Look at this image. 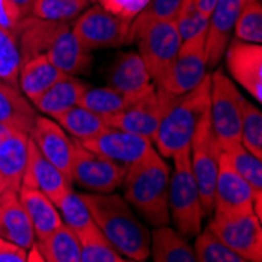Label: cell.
Here are the masks:
<instances>
[{
    "label": "cell",
    "instance_id": "1",
    "mask_svg": "<svg viewBox=\"0 0 262 262\" xmlns=\"http://www.w3.org/2000/svg\"><path fill=\"white\" fill-rule=\"evenodd\" d=\"M17 35L22 63L38 55H46L54 66L71 76L85 73L91 66V52H86L80 46L69 22L27 16L19 20Z\"/></svg>",
    "mask_w": 262,
    "mask_h": 262
},
{
    "label": "cell",
    "instance_id": "2",
    "mask_svg": "<svg viewBox=\"0 0 262 262\" xmlns=\"http://www.w3.org/2000/svg\"><path fill=\"white\" fill-rule=\"evenodd\" d=\"M91 219L116 251L129 260L143 262L149 257L151 232L135 215L132 206L116 193H80Z\"/></svg>",
    "mask_w": 262,
    "mask_h": 262
},
{
    "label": "cell",
    "instance_id": "3",
    "mask_svg": "<svg viewBox=\"0 0 262 262\" xmlns=\"http://www.w3.org/2000/svg\"><path fill=\"white\" fill-rule=\"evenodd\" d=\"M170 166L151 148L129 166L123 181L124 200L154 228L170 223Z\"/></svg>",
    "mask_w": 262,
    "mask_h": 262
},
{
    "label": "cell",
    "instance_id": "4",
    "mask_svg": "<svg viewBox=\"0 0 262 262\" xmlns=\"http://www.w3.org/2000/svg\"><path fill=\"white\" fill-rule=\"evenodd\" d=\"M210 76L206 74L203 82L192 91L173 94L168 108L165 110L159 129L152 138L156 151L163 159H171L176 152L190 148L196 123L209 107Z\"/></svg>",
    "mask_w": 262,
    "mask_h": 262
},
{
    "label": "cell",
    "instance_id": "5",
    "mask_svg": "<svg viewBox=\"0 0 262 262\" xmlns=\"http://www.w3.org/2000/svg\"><path fill=\"white\" fill-rule=\"evenodd\" d=\"M171 159L174 160V166L170 176V222H173L178 232L188 239L203 229L206 212L190 165V148L176 152Z\"/></svg>",
    "mask_w": 262,
    "mask_h": 262
},
{
    "label": "cell",
    "instance_id": "6",
    "mask_svg": "<svg viewBox=\"0 0 262 262\" xmlns=\"http://www.w3.org/2000/svg\"><path fill=\"white\" fill-rule=\"evenodd\" d=\"M220 143L212 129L209 107L196 123L192 141H190V165L200 190L201 204L206 213L213 212V192L219 174Z\"/></svg>",
    "mask_w": 262,
    "mask_h": 262
},
{
    "label": "cell",
    "instance_id": "7",
    "mask_svg": "<svg viewBox=\"0 0 262 262\" xmlns=\"http://www.w3.org/2000/svg\"><path fill=\"white\" fill-rule=\"evenodd\" d=\"M244 99L245 98L241 94L235 83L220 69L210 74L209 113L212 129L220 145L241 141Z\"/></svg>",
    "mask_w": 262,
    "mask_h": 262
},
{
    "label": "cell",
    "instance_id": "8",
    "mask_svg": "<svg viewBox=\"0 0 262 262\" xmlns=\"http://www.w3.org/2000/svg\"><path fill=\"white\" fill-rule=\"evenodd\" d=\"M135 42L138 44V54L154 85L162 86L170 74L182 44L176 22L168 20L152 24L138 35Z\"/></svg>",
    "mask_w": 262,
    "mask_h": 262
},
{
    "label": "cell",
    "instance_id": "9",
    "mask_svg": "<svg viewBox=\"0 0 262 262\" xmlns=\"http://www.w3.org/2000/svg\"><path fill=\"white\" fill-rule=\"evenodd\" d=\"M130 22L113 16L101 5L85 10L71 26L74 36L86 52L115 49L129 44Z\"/></svg>",
    "mask_w": 262,
    "mask_h": 262
},
{
    "label": "cell",
    "instance_id": "10",
    "mask_svg": "<svg viewBox=\"0 0 262 262\" xmlns=\"http://www.w3.org/2000/svg\"><path fill=\"white\" fill-rule=\"evenodd\" d=\"M74 141V157L71 166V181L91 193H112L123 185L127 168L98 152L86 149Z\"/></svg>",
    "mask_w": 262,
    "mask_h": 262
},
{
    "label": "cell",
    "instance_id": "11",
    "mask_svg": "<svg viewBox=\"0 0 262 262\" xmlns=\"http://www.w3.org/2000/svg\"><path fill=\"white\" fill-rule=\"evenodd\" d=\"M171 98L173 93L154 86L151 91L134 101L126 110L104 118V120L108 127L138 134L152 140Z\"/></svg>",
    "mask_w": 262,
    "mask_h": 262
},
{
    "label": "cell",
    "instance_id": "12",
    "mask_svg": "<svg viewBox=\"0 0 262 262\" xmlns=\"http://www.w3.org/2000/svg\"><path fill=\"white\" fill-rule=\"evenodd\" d=\"M207 229L245 262L262 260V228L254 212L235 217H213Z\"/></svg>",
    "mask_w": 262,
    "mask_h": 262
},
{
    "label": "cell",
    "instance_id": "13",
    "mask_svg": "<svg viewBox=\"0 0 262 262\" xmlns=\"http://www.w3.org/2000/svg\"><path fill=\"white\" fill-rule=\"evenodd\" d=\"M206 36L207 32H201L182 41L170 74L159 88L173 94H184L192 91L203 82L207 69Z\"/></svg>",
    "mask_w": 262,
    "mask_h": 262
},
{
    "label": "cell",
    "instance_id": "14",
    "mask_svg": "<svg viewBox=\"0 0 262 262\" xmlns=\"http://www.w3.org/2000/svg\"><path fill=\"white\" fill-rule=\"evenodd\" d=\"M254 192L251 185L234 170L228 156L222 151L219 174L213 192V210L217 217H235L253 210Z\"/></svg>",
    "mask_w": 262,
    "mask_h": 262
},
{
    "label": "cell",
    "instance_id": "15",
    "mask_svg": "<svg viewBox=\"0 0 262 262\" xmlns=\"http://www.w3.org/2000/svg\"><path fill=\"white\" fill-rule=\"evenodd\" d=\"M80 145L126 166V168L138 162L143 156L148 154L151 148H154L151 138L115 127H107L96 137L82 140Z\"/></svg>",
    "mask_w": 262,
    "mask_h": 262
},
{
    "label": "cell",
    "instance_id": "16",
    "mask_svg": "<svg viewBox=\"0 0 262 262\" xmlns=\"http://www.w3.org/2000/svg\"><path fill=\"white\" fill-rule=\"evenodd\" d=\"M231 77L257 102L262 101V46L234 38L225 51Z\"/></svg>",
    "mask_w": 262,
    "mask_h": 262
},
{
    "label": "cell",
    "instance_id": "17",
    "mask_svg": "<svg viewBox=\"0 0 262 262\" xmlns=\"http://www.w3.org/2000/svg\"><path fill=\"white\" fill-rule=\"evenodd\" d=\"M29 135L39 151L71 181V166H73L74 157L73 137L64 134V129L52 118L39 115L35 118L33 127Z\"/></svg>",
    "mask_w": 262,
    "mask_h": 262
},
{
    "label": "cell",
    "instance_id": "18",
    "mask_svg": "<svg viewBox=\"0 0 262 262\" xmlns=\"http://www.w3.org/2000/svg\"><path fill=\"white\" fill-rule=\"evenodd\" d=\"M248 0H217L210 16L206 36L207 68H215L225 55L231 33Z\"/></svg>",
    "mask_w": 262,
    "mask_h": 262
},
{
    "label": "cell",
    "instance_id": "19",
    "mask_svg": "<svg viewBox=\"0 0 262 262\" xmlns=\"http://www.w3.org/2000/svg\"><path fill=\"white\" fill-rule=\"evenodd\" d=\"M33 188H38L54 204L61 196V193L66 188L73 185L57 166L47 159L39 148L35 145V141L29 138V157H27V166L24 171L22 184Z\"/></svg>",
    "mask_w": 262,
    "mask_h": 262
},
{
    "label": "cell",
    "instance_id": "20",
    "mask_svg": "<svg viewBox=\"0 0 262 262\" xmlns=\"http://www.w3.org/2000/svg\"><path fill=\"white\" fill-rule=\"evenodd\" d=\"M108 83L112 88L132 99H138L156 85L138 52H123L116 57L108 69Z\"/></svg>",
    "mask_w": 262,
    "mask_h": 262
},
{
    "label": "cell",
    "instance_id": "21",
    "mask_svg": "<svg viewBox=\"0 0 262 262\" xmlns=\"http://www.w3.org/2000/svg\"><path fill=\"white\" fill-rule=\"evenodd\" d=\"M0 237L26 250H32L35 232L16 190L5 188L0 195Z\"/></svg>",
    "mask_w": 262,
    "mask_h": 262
},
{
    "label": "cell",
    "instance_id": "22",
    "mask_svg": "<svg viewBox=\"0 0 262 262\" xmlns=\"http://www.w3.org/2000/svg\"><path fill=\"white\" fill-rule=\"evenodd\" d=\"M29 138V134L11 129L0 140V181L16 192H19L27 166Z\"/></svg>",
    "mask_w": 262,
    "mask_h": 262
},
{
    "label": "cell",
    "instance_id": "23",
    "mask_svg": "<svg viewBox=\"0 0 262 262\" xmlns=\"http://www.w3.org/2000/svg\"><path fill=\"white\" fill-rule=\"evenodd\" d=\"M17 195L32 222L35 241L46 239L54 229H57L63 223L55 204L38 188L20 185Z\"/></svg>",
    "mask_w": 262,
    "mask_h": 262
},
{
    "label": "cell",
    "instance_id": "24",
    "mask_svg": "<svg viewBox=\"0 0 262 262\" xmlns=\"http://www.w3.org/2000/svg\"><path fill=\"white\" fill-rule=\"evenodd\" d=\"M86 90L88 85L85 82L79 80L76 76L64 74L32 104L38 112L54 120V118L64 113L71 107L77 105L79 99Z\"/></svg>",
    "mask_w": 262,
    "mask_h": 262
},
{
    "label": "cell",
    "instance_id": "25",
    "mask_svg": "<svg viewBox=\"0 0 262 262\" xmlns=\"http://www.w3.org/2000/svg\"><path fill=\"white\" fill-rule=\"evenodd\" d=\"M38 110L24 96L19 86L0 80V123L30 134Z\"/></svg>",
    "mask_w": 262,
    "mask_h": 262
},
{
    "label": "cell",
    "instance_id": "26",
    "mask_svg": "<svg viewBox=\"0 0 262 262\" xmlns=\"http://www.w3.org/2000/svg\"><path fill=\"white\" fill-rule=\"evenodd\" d=\"M66 73L54 66L46 55L24 61L19 69V88L30 102L38 99Z\"/></svg>",
    "mask_w": 262,
    "mask_h": 262
},
{
    "label": "cell",
    "instance_id": "27",
    "mask_svg": "<svg viewBox=\"0 0 262 262\" xmlns=\"http://www.w3.org/2000/svg\"><path fill=\"white\" fill-rule=\"evenodd\" d=\"M149 256L154 262H195L193 247L187 237L168 225L157 226L152 231Z\"/></svg>",
    "mask_w": 262,
    "mask_h": 262
},
{
    "label": "cell",
    "instance_id": "28",
    "mask_svg": "<svg viewBox=\"0 0 262 262\" xmlns=\"http://www.w3.org/2000/svg\"><path fill=\"white\" fill-rule=\"evenodd\" d=\"M33 248L46 262H80V242L76 231L61 223L42 241H35Z\"/></svg>",
    "mask_w": 262,
    "mask_h": 262
},
{
    "label": "cell",
    "instance_id": "29",
    "mask_svg": "<svg viewBox=\"0 0 262 262\" xmlns=\"http://www.w3.org/2000/svg\"><path fill=\"white\" fill-rule=\"evenodd\" d=\"M54 120L64 129V132H68L73 138L80 141L96 137L98 134H101L108 127L101 115L94 113L82 105L71 107L64 113L54 118Z\"/></svg>",
    "mask_w": 262,
    "mask_h": 262
},
{
    "label": "cell",
    "instance_id": "30",
    "mask_svg": "<svg viewBox=\"0 0 262 262\" xmlns=\"http://www.w3.org/2000/svg\"><path fill=\"white\" fill-rule=\"evenodd\" d=\"M80 242V262H124L123 254L116 251L112 242L102 234L96 223H90L76 231Z\"/></svg>",
    "mask_w": 262,
    "mask_h": 262
},
{
    "label": "cell",
    "instance_id": "31",
    "mask_svg": "<svg viewBox=\"0 0 262 262\" xmlns=\"http://www.w3.org/2000/svg\"><path fill=\"white\" fill-rule=\"evenodd\" d=\"M220 149L228 156L234 170L239 173L253 188L254 196L262 195V162L251 154L241 141H231L220 145Z\"/></svg>",
    "mask_w": 262,
    "mask_h": 262
},
{
    "label": "cell",
    "instance_id": "32",
    "mask_svg": "<svg viewBox=\"0 0 262 262\" xmlns=\"http://www.w3.org/2000/svg\"><path fill=\"white\" fill-rule=\"evenodd\" d=\"M134 101L126 94L120 93L112 86L105 88H90L82 94L77 105H82L94 113L101 115L102 118H108L112 115H116L123 110H126Z\"/></svg>",
    "mask_w": 262,
    "mask_h": 262
},
{
    "label": "cell",
    "instance_id": "33",
    "mask_svg": "<svg viewBox=\"0 0 262 262\" xmlns=\"http://www.w3.org/2000/svg\"><path fill=\"white\" fill-rule=\"evenodd\" d=\"M182 0H149L138 16L130 22L129 27V44L135 42L138 35L157 22L176 20Z\"/></svg>",
    "mask_w": 262,
    "mask_h": 262
},
{
    "label": "cell",
    "instance_id": "34",
    "mask_svg": "<svg viewBox=\"0 0 262 262\" xmlns=\"http://www.w3.org/2000/svg\"><path fill=\"white\" fill-rule=\"evenodd\" d=\"M22 64L17 26L13 29L0 26V80L19 86V69Z\"/></svg>",
    "mask_w": 262,
    "mask_h": 262
},
{
    "label": "cell",
    "instance_id": "35",
    "mask_svg": "<svg viewBox=\"0 0 262 262\" xmlns=\"http://www.w3.org/2000/svg\"><path fill=\"white\" fill-rule=\"evenodd\" d=\"M55 207L61 213L60 217L63 223L73 228L74 231H80L90 223H93L86 203L83 201L82 195L73 188V185L66 188L61 196L55 201Z\"/></svg>",
    "mask_w": 262,
    "mask_h": 262
},
{
    "label": "cell",
    "instance_id": "36",
    "mask_svg": "<svg viewBox=\"0 0 262 262\" xmlns=\"http://www.w3.org/2000/svg\"><path fill=\"white\" fill-rule=\"evenodd\" d=\"M88 4L90 0H35L30 16L44 20L69 22L77 19Z\"/></svg>",
    "mask_w": 262,
    "mask_h": 262
},
{
    "label": "cell",
    "instance_id": "37",
    "mask_svg": "<svg viewBox=\"0 0 262 262\" xmlns=\"http://www.w3.org/2000/svg\"><path fill=\"white\" fill-rule=\"evenodd\" d=\"M193 245L195 260L198 262H245L239 254L228 248L219 237L207 228L200 231Z\"/></svg>",
    "mask_w": 262,
    "mask_h": 262
},
{
    "label": "cell",
    "instance_id": "38",
    "mask_svg": "<svg viewBox=\"0 0 262 262\" xmlns=\"http://www.w3.org/2000/svg\"><path fill=\"white\" fill-rule=\"evenodd\" d=\"M241 143L256 157L262 159V113L259 107L244 99Z\"/></svg>",
    "mask_w": 262,
    "mask_h": 262
},
{
    "label": "cell",
    "instance_id": "39",
    "mask_svg": "<svg viewBox=\"0 0 262 262\" xmlns=\"http://www.w3.org/2000/svg\"><path fill=\"white\" fill-rule=\"evenodd\" d=\"M237 39L247 42H262V5L260 0H248L234 26Z\"/></svg>",
    "mask_w": 262,
    "mask_h": 262
},
{
    "label": "cell",
    "instance_id": "40",
    "mask_svg": "<svg viewBox=\"0 0 262 262\" xmlns=\"http://www.w3.org/2000/svg\"><path fill=\"white\" fill-rule=\"evenodd\" d=\"M174 22L182 41L192 38L201 32H207L209 29V17L203 16L196 10L193 0H182Z\"/></svg>",
    "mask_w": 262,
    "mask_h": 262
},
{
    "label": "cell",
    "instance_id": "41",
    "mask_svg": "<svg viewBox=\"0 0 262 262\" xmlns=\"http://www.w3.org/2000/svg\"><path fill=\"white\" fill-rule=\"evenodd\" d=\"M99 5L126 22H132L138 13L148 5L149 0H96Z\"/></svg>",
    "mask_w": 262,
    "mask_h": 262
},
{
    "label": "cell",
    "instance_id": "42",
    "mask_svg": "<svg viewBox=\"0 0 262 262\" xmlns=\"http://www.w3.org/2000/svg\"><path fill=\"white\" fill-rule=\"evenodd\" d=\"M27 251L29 250L0 237V262H26L29 260Z\"/></svg>",
    "mask_w": 262,
    "mask_h": 262
},
{
    "label": "cell",
    "instance_id": "43",
    "mask_svg": "<svg viewBox=\"0 0 262 262\" xmlns=\"http://www.w3.org/2000/svg\"><path fill=\"white\" fill-rule=\"evenodd\" d=\"M20 19L24 17L10 0H0V26L13 29L17 26Z\"/></svg>",
    "mask_w": 262,
    "mask_h": 262
},
{
    "label": "cell",
    "instance_id": "44",
    "mask_svg": "<svg viewBox=\"0 0 262 262\" xmlns=\"http://www.w3.org/2000/svg\"><path fill=\"white\" fill-rule=\"evenodd\" d=\"M10 2L19 10L22 17H27L32 14V8H33L35 0H10Z\"/></svg>",
    "mask_w": 262,
    "mask_h": 262
},
{
    "label": "cell",
    "instance_id": "45",
    "mask_svg": "<svg viewBox=\"0 0 262 262\" xmlns=\"http://www.w3.org/2000/svg\"><path fill=\"white\" fill-rule=\"evenodd\" d=\"M193 4L203 16L209 17L213 7H215V4H217V0H193Z\"/></svg>",
    "mask_w": 262,
    "mask_h": 262
},
{
    "label": "cell",
    "instance_id": "46",
    "mask_svg": "<svg viewBox=\"0 0 262 262\" xmlns=\"http://www.w3.org/2000/svg\"><path fill=\"white\" fill-rule=\"evenodd\" d=\"M5 188H7V187H5V184H4L2 181H0V195H2V192H4Z\"/></svg>",
    "mask_w": 262,
    "mask_h": 262
},
{
    "label": "cell",
    "instance_id": "47",
    "mask_svg": "<svg viewBox=\"0 0 262 262\" xmlns=\"http://www.w3.org/2000/svg\"><path fill=\"white\" fill-rule=\"evenodd\" d=\"M90 2H96V0H90Z\"/></svg>",
    "mask_w": 262,
    "mask_h": 262
}]
</instances>
